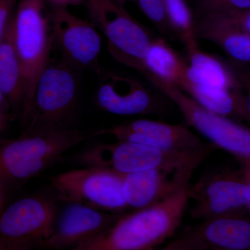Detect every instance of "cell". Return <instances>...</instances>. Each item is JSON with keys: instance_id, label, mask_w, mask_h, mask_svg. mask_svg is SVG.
Returning a JSON list of instances; mask_svg holds the SVG:
<instances>
[{"instance_id": "obj_1", "label": "cell", "mask_w": 250, "mask_h": 250, "mask_svg": "<svg viewBox=\"0 0 250 250\" xmlns=\"http://www.w3.org/2000/svg\"><path fill=\"white\" fill-rule=\"evenodd\" d=\"M186 184L164 200L119 215L107 229L74 247L75 250H149L173 236L190 199Z\"/></svg>"}, {"instance_id": "obj_2", "label": "cell", "mask_w": 250, "mask_h": 250, "mask_svg": "<svg viewBox=\"0 0 250 250\" xmlns=\"http://www.w3.org/2000/svg\"><path fill=\"white\" fill-rule=\"evenodd\" d=\"M45 0H21L14 12V42L22 68L21 117L24 128L30 115L36 82L48 64L52 41Z\"/></svg>"}, {"instance_id": "obj_3", "label": "cell", "mask_w": 250, "mask_h": 250, "mask_svg": "<svg viewBox=\"0 0 250 250\" xmlns=\"http://www.w3.org/2000/svg\"><path fill=\"white\" fill-rule=\"evenodd\" d=\"M216 149L212 146L200 152H172L139 143L118 141L96 145L81 153L76 159L84 167H103L123 175L151 169L195 171Z\"/></svg>"}, {"instance_id": "obj_4", "label": "cell", "mask_w": 250, "mask_h": 250, "mask_svg": "<svg viewBox=\"0 0 250 250\" xmlns=\"http://www.w3.org/2000/svg\"><path fill=\"white\" fill-rule=\"evenodd\" d=\"M84 131L66 129L22 135L0 145V178L24 182L57 164L86 139Z\"/></svg>"}, {"instance_id": "obj_5", "label": "cell", "mask_w": 250, "mask_h": 250, "mask_svg": "<svg viewBox=\"0 0 250 250\" xmlns=\"http://www.w3.org/2000/svg\"><path fill=\"white\" fill-rule=\"evenodd\" d=\"M78 91L75 69L62 60L49 61L36 82L22 135L70 129L67 124L76 107Z\"/></svg>"}, {"instance_id": "obj_6", "label": "cell", "mask_w": 250, "mask_h": 250, "mask_svg": "<svg viewBox=\"0 0 250 250\" xmlns=\"http://www.w3.org/2000/svg\"><path fill=\"white\" fill-rule=\"evenodd\" d=\"M146 80L173 102L188 125L217 148L236 158L241 167H250V131L236 121L209 111L173 83L148 73Z\"/></svg>"}, {"instance_id": "obj_7", "label": "cell", "mask_w": 250, "mask_h": 250, "mask_svg": "<svg viewBox=\"0 0 250 250\" xmlns=\"http://www.w3.org/2000/svg\"><path fill=\"white\" fill-rule=\"evenodd\" d=\"M91 22L103 33L117 62L143 75L145 59L154 38L116 0H85Z\"/></svg>"}, {"instance_id": "obj_8", "label": "cell", "mask_w": 250, "mask_h": 250, "mask_svg": "<svg viewBox=\"0 0 250 250\" xmlns=\"http://www.w3.org/2000/svg\"><path fill=\"white\" fill-rule=\"evenodd\" d=\"M189 195L195 201L190 210L195 220L250 215V167L210 170L189 184Z\"/></svg>"}, {"instance_id": "obj_9", "label": "cell", "mask_w": 250, "mask_h": 250, "mask_svg": "<svg viewBox=\"0 0 250 250\" xmlns=\"http://www.w3.org/2000/svg\"><path fill=\"white\" fill-rule=\"evenodd\" d=\"M59 197L101 210L124 211L128 208L123 195V174L108 169L85 167L62 172L51 179Z\"/></svg>"}, {"instance_id": "obj_10", "label": "cell", "mask_w": 250, "mask_h": 250, "mask_svg": "<svg viewBox=\"0 0 250 250\" xmlns=\"http://www.w3.org/2000/svg\"><path fill=\"white\" fill-rule=\"evenodd\" d=\"M57 211L52 202L27 197L11 204L0 216V250L41 248L52 233Z\"/></svg>"}, {"instance_id": "obj_11", "label": "cell", "mask_w": 250, "mask_h": 250, "mask_svg": "<svg viewBox=\"0 0 250 250\" xmlns=\"http://www.w3.org/2000/svg\"><path fill=\"white\" fill-rule=\"evenodd\" d=\"M250 248V215L204 219L187 227L163 250H248Z\"/></svg>"}, {"instance_id": "obj_12", "label": "cell", "mask_w": 250, "mask_h": 250, "mask_svg": "<svg viewBox=\"0 0 250 250\" xmlns=\"http://www.w3.org/2000/svg\"><path fill=\"white\" fill-rule=\"evenodd\" d=\"M49 16L52 41L62 62L75 70L95 65L101 52L102 40L93 23L75 16L68 8L52 7Z\"/></svg>"}, {"instance_id": "obj_13", "label": "cell", "mask_w": 250, "mask_h": 250, "mask_svg": "<svg viewBox=\"0 0 250 250\" xmlns=\"http://www.w3.org/2000/svg\"><path fill=\"white\" fill-rule=\"evenodd\" d=\"M102 135H110L118 141L139 143L172 152H200L213 146L204 142L185 125L148 119L115 125L95 131L92 136Z\"/></svg>"}, {"instance_id": "obj_14", "label": "cell", "mask_w": 250, "mask_h": 250, "mask_svg": "<svg viewBox=\"0 0 250 250\" xmlns=\"http://www.w3.org/2000/svg\"><path fill=\"white\" fill-rule=\"evenodd\" d=\"M194 33L222 49L239 66L250 62V9L193 14Z\"/></svg>"}, {"instance_id": "obj_15", "label": "cell", "mask_w": 250, "mask_h": 250, "mask_svg": "<svg viewBox=\"0 0 250 250\" xmlns=\"http://www.w3.org/2000/svg\"><path fill=\"white\" fill-rule=\"evenodd\" d=\"M96 101L103 111L118 116L159 113L162 104L152 90L134 77L108 73L100 81Z\"/></svg>"}, {"instance_id": "obj_16", "label": "cell", "mask_w": 250, "mask_h": 250, "mask_svg": "<svg viewBox=\"0 0 250 250\" xmlns=\"http://www.w3.org/2000/svg\"><path fill=\"white\" fill-rule=\"evenodd\" d=\"M67 203L59 216L56 215L52 233L41 248H74L103 233L119 216L83 204Z\"/></svg>"}, {"instance_id": "obj_17", "label": "cell", "mask_w": 250, "mask_h": 250, "mask_svg": "<svg viewBox=\"0 0 250 250\" xmlns=\"http://www.w3.org/2000/svg\"><path fill=\"white\" fill-rule=\"evenodd\" d=\"M194 172L151 169L124 174L123 195L128 208L139 210L164 200L190 183Z\"/></svg>"}, {"instance_id": "obj_18", "label": "cell", "mask_w": 250, "mask_h": 250, "mask_svg": "<svg viewBox=\"0 0 250 250\" xmlns=\"http://www.w3.org/2000/svg\"><path fill=\"white\" fill-rule=\"evenodd\" d=\"M179 88L209 111L233 121H250V96L242 89H228L184 80Z\"/></svg>"}, {"instance_id": "obj_19", "label": "cell", "mask_w": 250, "mask_h": 250, "mask_svg": "<svg viewBox=\"0 0 250 250\" xmlns=\"http://www.w3.org/2000/svg\"><path fill=\"white\" fill-rule=\"evenodd\" d=\"M188 54L190 62L184 80L228 89L247 88V76H242L219 57L202 52L199 47Z\"/></svg>"}, {"instance_id": "obj_20", "label": "cell", "mask_w": 250, "mask_h": 250, "mask_svg": "<svg viewBox=\"0 0 250 250\" xmlns=\"http://www.w3.org/2000/svg\"><path fill=\"white\" fill-rule=\"evenodd\" d=\"M15 12V11H14ZM14 14L0 42V90L10 107L21 111L23 98L22 68L14 42Z\"/></svg>"}, {"instance_id": "obj_21", "label": "cell", "mask_w": 250, "mask_h": 250, "mask_svg": "<svg viewBox=\"0 0 250 250\" xmlns=\"http://www.w3.org/2000/svg\"><path fill=\"white\" fill-rule=\"evenodd\" d=\"M146 73L179 86L184 79L188 64L164 39H154L145 59Z\"/></svg>"}, {"instance_id": "obj_22", "label": "cell", "mask_w": 250, "mask_h": 250, "mask_svg": "<svg viewBox=\"0 0 250 250\" xmlns=\"http://www.w3.org/2000/svg\"><path fill=\"white\" fill-rule=\"evenodd\" d=\"M172 31L178 36L188 54L198 47L194 33V16L187 0H164Z\"/></svg>"}, {"instance_id": "obj_23", "label": "cell", "mask_w": 250, "mask_h": 250, "mask_svg": "<svg viewBox=\"0 0 250 250\" xmlns=\"http://www.w3.org/2000/svg\"><path fill=\"white\" fill-rule=\"evenodd\" d=\"M193 14L250 9V0H193Z\"/></svg>"}, {"instance_id": "obj_24", "label": "cell", "mask_w": 250, "mask_h": 250, "mask_svg": "<svg viewBox=\"0 0 250 250\" xmlns=\"http://www.w3.org/2000/svg\"><path fill=\"white\" fill-rule=\"evenodd\" d=\"M17 0H0V42L10 19L14 14Z\"/></svg>"}, {"instance_id": "obj_25", "label": "cell", "mask_w": 250, "mask_h": 250, "mask_svg": "<svg viewBox=\"0 0 250 250\" xmlns=\"http://www.w3.org/2000/svg\"><path fill=\"white\" fill-rule=\"evenodd\" d=\"M45 1L51 7L68 8L85 4V0H45Z\"/></svg>"}, {"instance_id": "obj_26", "label": "cell", "mask_w": 250, "mask_h": 250, "mask_svg": "<svg viewBox=\"0 0 250 250\" xmlns=\"http://www.w3.org/2000/svg\"><path fill=\"white\" fill-rule=\"evenodd\" d=\"M9 107V103L6 101L4 95H3L2 93H1V90H0V111L6 114Z\"/></svg>"}, {"instance_id": "obj_27", "label": "cell", "mask_w": 250, "mask_h": 250, "mask_svg": "<svg viewBox=\"0 0 250 250\" xmlns=\"http://www.w3.org/2000/svg\"><path fill=\"white\" fill-rule=\"evenodd\" d=\"M5 122V114L2 112L0 111V131L2 129Z\"/></svg>"}, {"instance_id": "obj_28", "label": "cell", "mask_w": 250, "mask_h": 250, "mask_svg": "<svg viewBox=\"0 0 250 250\" xmlns=\"http://www.w3.org/2000/svg\"><path fill=\"white\" fill-rule=\"evenodd\" d=\"M118 2L121 3V4L125 5L126 1H129V0H116Z\"/></svg>"}]
</instances>
